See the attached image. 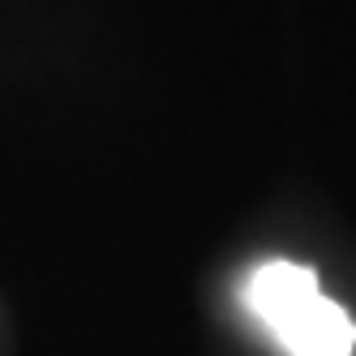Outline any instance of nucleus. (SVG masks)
<instances>
[{
	"instance_id": "obj_2",
	"label": "nucleus",
	"mask_w": 356,
	"mask_h": 356,
	"mask_svg": "<svg viewBox=\"0 0 356 356\" xmlns=\"http://www.w3.org/2000/svg\"><path fill=\"white\" fill-rule=\"evenodd\" d=\"M288 356H352L356 352V322L335 300L318 296L305 314H296L275 335Z\"/></svg>"
},
{
	"instance_id": "obj_1",
	"label": "nucleus",
	"mask_w": 356,
	"mask_h": 356,
	"mask_svg": "<svg viewBox=\"0 0 356 356\" xmlns=\"http://www.w3.org/2000/svg\"><path fill=\"white\" fill-rule=\"evenodd\" d=\"M322 296L318 275L296 262H262L245 284V305L270 335H279L296 314H305Z\"/></svg>"
}]
</instances>
